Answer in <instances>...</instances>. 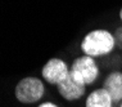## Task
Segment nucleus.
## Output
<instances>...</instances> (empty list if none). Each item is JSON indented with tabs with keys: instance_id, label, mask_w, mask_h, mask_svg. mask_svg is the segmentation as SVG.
I'll return each instance as SVG.
<instances>
[{
	"instance_id": "20e7f679",
	"label": "nucleus",
	"mask_w": 122,
	"mask_h": 107,
	"mask_svg": "<svg viewBox=\"0 0 122 107\" xmlns=\"http://www.w3.org/2000/svg\"><path fill=\"white\" fill-rule=\"evenodd\" d=\"M41 73L45 81H48L49 84L58 85L59 83H62L68 76L70 68H68V66L66 65L64 61H62L59 58H51L45 63Z\"/></svg>"
},
{
	"instance_id": "423d86ee",
	"label": "nucleus",
	"mask_w": 122,
	"mask_h": 107,
	"mask_svg": "<svg viewBox=\"0 0 122 107\" xmlns=\"http://www.w3.org/2000/svg\"><path fill=\"white\" fill-rule=\"evenodd\" d=\"M103 89L108 92L113 102H120L122 99V72H111L104 80Z\"/></svg>"
},
{
	"instance_id": "0eeeda50",
	"label": "nucleus",
	"mask_w": 122,
	"mask_h": 107,
	"mask_svg": "<svg viewBox=\"0 0 122 107\" xmlns=\"http://www.w3.org/2000/svg\"><path fill=\"white\" fill-rule=\"evenodd\" d=\"M112 101L111 96L105 89H95L86 98V107H112Z\"/></svg>"
},
{
	"instance_id": "f03ea898",
	"label": "nucleus",
	"mask_w": 122,
	"mask_h": 107,
	"mask_svg": "<svg viewBox=\"0 0 122 107\" xmlns=\"http://www.w3.org/2000/svg\"><path fill=\"white\" fill-rule=\"evenodd\" d=\"M44 93L45 88L42 81L37 78H32V76L19 80L14 89V96L18 99V102L26 103V105L39 102L42 98Z\"/></svg>"
},
{
	"instance_id": "f257e3e1",
	"label": "nucleus",
	"mask_w": 122,
	"mask_h": 107,
	"mask_svg": "<svg viewBox=\"0 0 122 107\" xmlns=\"http://www.w3.org/2000/svg\"><path fill=\"white\" fill-rule=\"evenodd\" d=\"M116 44L114 36L107 30H94L89 32L81 43V51L85 56L99 57L111 53Z\"/></svg>"
},
{
	"instance_id": "39448f33",
	"label": "nucleus",
	"mask_w": 122,
	"mask_h": 107,
	"mask_svg": "<svg viewBox=\"0 0 122 107\" xmlns=\"http://www.w3.org/2000/svg\"><path fill=\"white\" fill-rule=\"evenodd\" d=\"M57 88H58L59 94L63 97L64 99H67V101H76V99H80L85 94L86 85L77 81L70 72L67 78L57 85Z\"/></svg>"
},
{
	"instance_id": "1a4fd4ad",
	"label": "nucleus",
	"mask_w": 122,
	"mask_h": 107,
	"mask_svg": "<svg viewBox=\"0 0 122 107\" xmlns=\"http://www.w3.org/2000/svg\"><path fill=\"white\" fill-rule=\"evenodd\" d=\"M120 18L122 19V8H121V11H120Z\"/></svg>"
},
{
	"instance_id": "7ed1b4c3",
	"label": "nucleus",
	"mask_w": 122,
	"mask_h": 107,
	"mask_svg": "<svg viewBox=\"0 0 122 107\" xmlns=\"http://www.w3.org/2000/svg\"><path fill=\"white\" fill-rule=\"evenodd\" d=\"M70 72L77 81H80L85 85H90L97 80L99 68L93 59V57L84 56L80 57V58H76L72 62Z\"/></svg>"
},
{
	"instance_id": "6e6552de",
	"label": "nucleus",
	"mask_w": 122,
	"mask_h": 107,
	"mask_svg": "<svg viewBox=\"0 0 122 107\" xmlns=\"http://www.w3.org/2000/svg\"><path fill=\"white\" fill-rule=\"evenodd\" d=\"M39 107H58V106L54 105V103H51V102H45V103L39 105Z\"/></svg>"
},
{
	"instance_id": "9d476101",
	"label": "nucleus",
	"mask_w": 122,
	"mask_h": 107,
	"mask_svg": "<svg viewBox=\"0 0 122 107\" xmlns=\"http://www.w3.org/2000/svg\"><path fill=\"white\" fill-rule=\"evenodd\" d=\"M121 107H122V103H121Z\"/></svg>"
}]
</instances>
